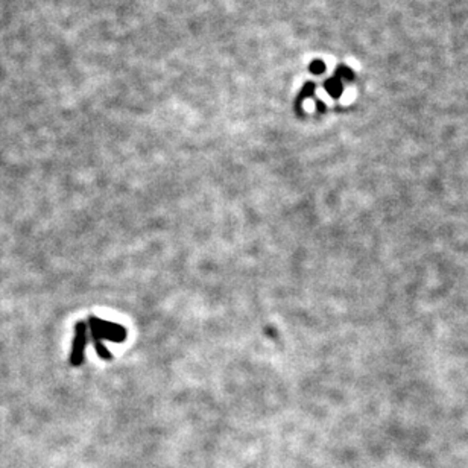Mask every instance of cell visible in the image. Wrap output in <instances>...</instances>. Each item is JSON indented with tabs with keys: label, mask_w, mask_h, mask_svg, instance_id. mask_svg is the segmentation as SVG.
Here are the masks:
<instances>
[{
	"label": "cell",
	"mask_w": 468,
	"mask_h": 468,
	"mask_svg": "<svg viewBox=\"0 0 468 468\" xmlns=\"http://www.w3.org/2000/svg\"><path fill=\"white\" fill-rule=\"evenodd\" d=\"M322 68H324V67H322V64H321V63H319V64H315V70H316V71H321Z\"/></svg>",
	"instance_id": "obj_1"
}]
</instances>
